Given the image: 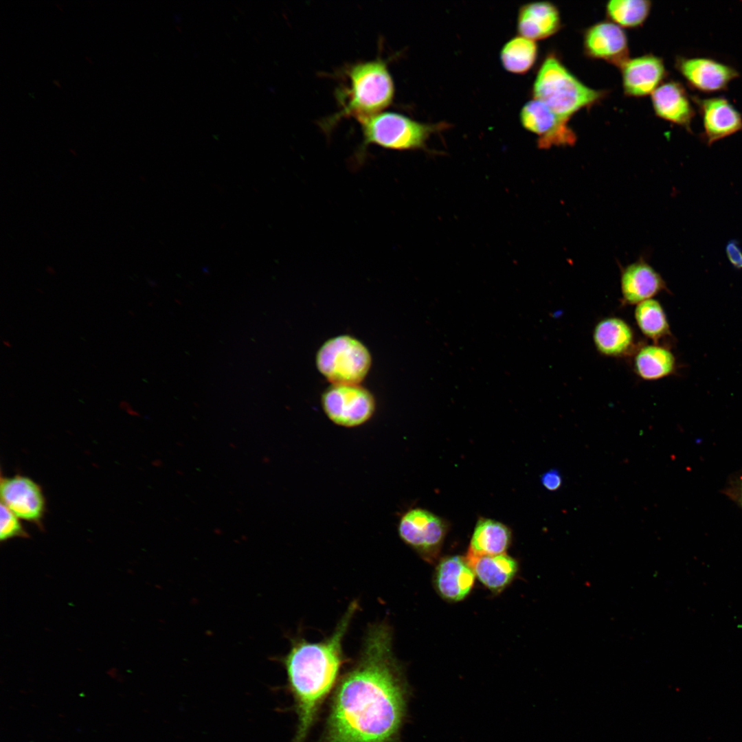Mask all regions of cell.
Here are the masks:
<instances>
[{"label":"cell","instance_id":"cell-1","mask_svg":"<svg viewBox=\"0 0 742 742\" xmlns=\"http://www.w3.org/2000/svg\"><path fill=\"white\" fill-rule=\"evenodd\" d=\"M409 688L385 622L370 625L361 651L339 679L319 742H398Z\"/></svg>","mask_w":742,"mask_h":742},{"label":"cell","instance_id":"cell-2","mask_svg":"<svg viewBox=\"0 0 742 742\" xmlns=\"http://www.w3.org/2000/svg\"><path fill=\"white\" fill-rule=\"evenodd\" d=\"M358 607L353 600L332 634L320 642L292 638L289 652L277 659L286 671L287 688L297 717L293 742H304L324 701L340 679L341 669L348 661L343 641Z\"/></svg>","mask_w":742,"mask_h":742},{"label":"cell","instance_id":"cell-3","mask_svg":"<svg viewBox=\"0 0 742 742\" xmlns=\"http://www.w3.org/2000/svg\"><path fill=\"white\" fill-rule=\"evenodd\" d=\"M343 73L344 81L336 93L339 109L325 122L328 131L342 118L359 120L383 111L394 97V81L381 57L353 63Z\"/></svg>","mask_w":742,"mask_h":742},{"label":"cell","instance_id":"cell-4","mask_svg":"<svg viewBox=\"0 0 742 742\" xmlns=\"http://www.w3.org/2000/svg\"><path fill=\"white\" fill-rule=\"evenodd\" d=\"M532 94L534 99L569 120L580 110L598 104L607 93L585 85L567 69L555 54L550 53L538 70Z\"/></svg>","mask_w":742,"mask_h":742},{"label":"cell","instance_id":"cell-5","mask_svg":"<svg viewBox=\"0 0 742 742\" xmlns=\"http://www.w3.org/2000/svg\"><path fill=\"white\" fill-rule=\"evenodd\" d=\"M363 134V142L357 154L362 162L365 150L370 145L394 150L423 148L429 135L445 126L424 124L404 115L381 111L357 120Z\"/></svg>","mask_w":742,"mask_h":742},{"label":"cell","instance_id":"cell-6","mask_svg":"<svg viewBox=\"0 0 742 742\" xmlns=\"http://www.w3.org/2000/svg\"><path fill=\"white\" fill-rule=\"evenodd\" d=\"M321 374L333 384L358 385L371 366L368 348L357 339L339 335L326 341L316 356Z\"/></svg>","mask_w":742,"mask_h":742},{"label":"cell","instance_id":"cell-7","mask_svg":"<svg viewBox=\"0 0 742 742\" xmlns=\"http://www.w3.org/2000/svg\"><path fill=\"white\" fill-rule=\"evenodd\" d=\"M324 413L337 425L351 428L368 422L375 412L372 394L359 385L333 384L324 393Z\"/></svg>","mask_w":742,"mask_h":742},{"label":"cell","instance_id":"cell-8","mask_svg":"<svg viewBox=\"0 0 742 742\" xmlns=\"http://www.w3.org/2000/svg\"><path fill=\"white\" fill-rule=\"evenodd\" d=\"M447 531V524L441 518L420 508L407 510L398 524L401 540L428 562L438 557Z\"/></svg>","mask_w":742,"mask_h":742},{"label":"cell","instance_id":"cell-9","mask_svg":"<svg viewBox=\"0 0 742 742\" xmlns=\"http://www.w3.org/2000/svg\"><path fill=\"white\" fill-rule=\"evenodd\" d=\"M520 120L526 129L538 136L539 148L571 146L576 142L577 136L568 125V120L537 100H530L523 106Z\"/></svg>","mask_w":742,"mask_h":742},{"label":"cell","instance_id":"cell-10","mask_svg":"<svg viewBox=\"0 0 742 742\" xmlns=\"http://www.w3.org/2000/svg\"><path fill=\"white\" fill-rule=\"evenodd\" d=\"M620 269L622 306H636L668 290L662 276L643 257Z\"/></svg>","mask_w":742,"mask_h":742},{"label":"cell","instance_id":"cell-11","mask_svg":"<svg viewBox=\"0 0 742 742\" xmlns=\"http://www.w3.org/2000/svg\"><path fill=\"white\" fill-rule=\"evenodd\" d=\"M583 49L589 58L619 68L629 58L627 36L622 27L611 21L598 22L585 30Z\"/></svg>","mask_w":742,"mask_h":742},{"label":"cell","instance_id":"cell-12","mask_svg":"<svg viewBox=\"0 0 742 742\" xmlns=\"http://www.w3.org/2000/svg\"><path fill=\"white\" fill-rule=\"evenodd\" d=\"M692 100L701 117V138L708 146L742 130L741 114L726 98L694 97Z\"/></svg>","mask_w":742,"mask_h":742},{"label":"cell","instance_id":"cell-13","mask_svg":"<svg viewBox=\"0 0 742 742\" xmlns=\"http://www.w3.org/2000/svg\"><path fill=\"white\" fill-rule=\"evenodd\" d=\"M675 67L690 87L707 93L725 90L739 76L734 68L706 57H678Z\"/></svg>","mask_w":742,"mask_h":742},{"label":"cell","instance_id":"cell-14","mask_svg":"<svg viewBox=\"0 0 742 742\" xmlns=\"http://www.w3.org/2000/svg\"><path fill=\"white\" fill-rule=\"evenodd\" d=\"M1 499L19 518L38 523L43 516L45 499L40 486L29 477H1Z\"/></svg>","mask_w":742,"mask_h":742},{"label":"cell","instance_id":"cell-15","mask_svg":"<svg viewBox=\"0 0 742 742\" xmlns=\"http://www.w3.org/2000/svg\"><path fill=\"white\" fill-rule=\"evenodd\" d=\"M620 69L624 93L631 97L652 94L666 75L663 60L653 54L629 58Z\"/></svg>","mask_w":742,"mask_h":742},{"label":"cell","instance_id":"cell-16","mask_svg":"<svg viewBox=\"0 0 742 742\" xmlns=\"http://www.w3.org/2000/svg\"><path fill=\"white\" fill-rule=\"evenodd\" d=\"M592 339L599 354L611 358L631 357L639 344L630 324L616 316L600 319L594 327Z\"/></svg>","mask_w":742,"mask_h":742},{"label":"cell","instance_id":"cell-17","mask_svg":"<svg viewBox=\"0 0 742 742\" xmlns=\"http://www.w3.org/2000/svg\"><path fill=\"white\" fill-rule=\"evenodd\" d=\"M475 577V574L465 556H447L440 560L436 568L435 587L444 599L452 602L460 601L472 590Z\"/></svg>","mask_w":742,"mask_h":742},{"label":"cell","instance_id":"cell-18","mask_svg":"<svg viewBox=\"0 0 742 742\" xmlns=\"http://www.w3.org/2000/svg\"><path fill=\"white\" fill-rule=\"evenodd\" d=\"M651 101L657 116L691 131L695 112L682 84L676 81L662 83L652 93Z\"/></svg>","mask_w":742,"mask_h":742},{"label":"cell","instance_id":"cell-19","mask_svg":"<svg viewBox=\"0 0 742 742\" xmlns=\"http://www.w3.org/2000/svg\"><path fill=\"white\" fill-rule=\"evenodd\" d=\"M561 27L559 11L548 1H535L522 5L518 13L517 30L524 38L542 40L556 34Z\"/></svg>","mask_w":742,"mask_h":742},{"label":"cell","instance_id":"cell-20","mask_svg":"<svg viewBox=\"0 0 742 742\" xmlns=\"http://www.w3.org/2000/svg\"><path fill=\"white\" fill-rule=\"evenodd\" d=\"M465 557L475 576L494 592H499L508 585L518 570L516 560L506 554L493 556L466 554Z\"/></svg>","mask_w":742,"mask_h":742},{"label":"cell","instance_id":"cell-21","mask_svg":"<svg viewBox=\"0 0 742 742\" xmlns=\"http://www.w3.org/2000/svg\"><path fill=\"white\" fill-rule=\"evenodd\" d=\"M635 374L644 381H656L672 374L676 368L673 352L660 344L639 343L631 355Z\"/></svg>","mask_w":742,"mask_h":742},{"label":"cell","instance_id":"cell-22","mask_svg":"<svg viewBox=\"0 0 742 742\" xmlns=\"http://www.w3.org/2000/svg\"><path fill=\"white\" fill-rule=\"evenodd\" d=\"M511 541L510 530L504 524L491 519L478 520L466 554L493 556L505 554Z\"/></svg>","mask_w":742,"mask_h":742},{"label":"cell","instance_id":"cell-23","mask_svg":"<svg viewBox=\"0 0 742 742\" xmlns=\"http://www.w3.org/2000/svg\"><path fill=\"white\" fill-rule=\"evenodd\" d=\"M633 315L641 333L652 343L660 344L671 335L666 314L658 300L652 298L636 305Z\"/></svg>","mask_w":742,"mask_h":742},{"label":"cell","instance_id":"cell-24","mask_svg":"<svg viewBox=\"0 0 742 742\" xmlns=\"http://www.w3.org/2000/svg\"><path fill=\"white\" fill-rule=\"evenodd\" d=\"M537 54L538 47L535 41L523 36H516L504 45L500 58L506 71L524 74L534 65Z\"/></svg>","mask_w":742,"mask_h":742},{"label":"cell","instance_id":"cell-25","mask_svg":"<svg viewBox=\"0 0 742 742\" xmlns=\"http://www.w3.org/2000/svg\"><path fill=\"white\" fill-rule=\"evenodd\" d=\"M651 8V2L647 0H611L606 5V14L620 27L635 28L647 20Z\"/></svg>","mask_w":742,"mask_h":742},{"label":"cell","instance_id":"cell-26","mask_svg":"<svg viewBox=\"0 0 742 742\" xmlns=\"http://www.w3.org/2000/svg\"><path fill=\"white\" fill-rule=\"evenodd\" d=\"M18 518L5 504L1 502V541L19 537H27V534Z\"/></svg>","mask_w":742,"mask_h":742},{"label":"cell","instance_id":"cell-27","mask_svg":"<svg viewBox=\"0 0 742 742\" xmlns=\"http://www.w3.org/2000/svg\"><path fill=\"white\" fill-rule=\"evenodd\" d=\"M726 252L731 265L737 269H742V247L739 242L730 240L726 246Z\"/></svg>","mask_w":742,"mask_h":742},{"label":"cell","instance_id":"cell-28","mask_svg":"<svg viewBox=\"0 0 742 742\" xmlns=\"http://www.w3.org/2000/svg\"><path fill=\"white\" fill-rule=\"evenodd\" d=\"M541 482L546 489L555 491L561 486L562 477L557 469H552L542 474Z\"/></svg>","mask_w":742,"mask_h":742},{"label":"cell","instance_id":"cell-29","mask_svg":"<svg viewBox=\"0 0 742 742\" xmlns=\"http://www.w3.org/2000/svg\"><path fill=\"white\" fill-rule=\"evenodd\" d=\"M732 494L742 507V477H740L734 489H732Z\"/></svg>","mask_w":742,"mask_h":742},{"label":"cell","instance_id":"cell-30","mask_svg":"<svg viewBox=\"0 0 742 742\" xmlns=\"http://www.w3.org/2000/svg\"><path fill=\"white\" fill-rule=\"evenodd\" d=\"M3 344H5V345L6 346H8V347H10V344H9V343H8V341H3Z\"/></svg>","mask_w":742,"mask_h":742},{"label":"cell","instance_id":"cell-31","mask_svg":"<svg viewBox=\"0 0 742 742\" xmlns=\"http://www.w3.org/2000/svg\"><path fill=\"white\" fill-rule=\"evenodd\" d=\"M54 84H56V85H57L58 87H60V85H59V83H58V81H57V80H54Z\"/></svg>","mask_w":742,"mask_h":742},{"label":"cell","instance_id":"cell-32","mask_svg":"<svg viewBox=\"0 0 742 742\" xmlns=\"http://www.w3.org/2000/svg\"><path fill=\"white\" fill-rule=\"evenodd\" d=\"M56 6H57V7H58V8L59 9L62 10V8H61V6H60V5H58V4H56Z\"/></svg>","mask_w":742,"mask_h":742}]
</instances>
